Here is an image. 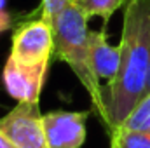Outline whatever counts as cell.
I'll return each instance as SVG.
<instances>
[{
  "label": "cell",
  "instance_id": "11",
  "mask_svg": "<svg viewBox=\"0 0 150 148\" xmlns=\"http://www.w3.org/2000/svg\"><path fill=\"white\" fill-rule=\"evenodd\" d=\"M67 2H68V0H42L40 16H42L47 23H51V21L56 18V14L67 5Z\"/></svg>",
  "mask_w": 150,
  "mask_h": 148
},
{
  "label": "cell",
  "instance_id": "1",
  "mask_svg": "<svg viewBox=\"0 0 150 148\" xmlns=\"http://www.w3.org/2000/svg\"><path fill=\"white\" fill-rule=\"evenodd\" d=\"M119 56V70L108 80L105 96L108 131L122 124L145 89L150 63V0H126Z\"/></svg>",
  "mask_w": 150,
  "mask_h": 148
},
{
  "label": "cell",
  "instance_id": "9",
  "mask_svg": "<svg viewBox=\"0 0 150 148\" xmlns=\"http://www.w3.org/2000/svg\"><path fill=\"white\" fill-rule=\"evenodd\" d=\"M126 129L150 132V92L142 96L120 124Z\"/></svg>",
  "mask_w": 150,
  "mask_h": 148
},
{
  "label": "cell",
  "instance_id": "6",
  "mask_svg": "<svg viewBox=\"0 0 150 148\" xmlns=\"http://www.w3.org/2000/svg\"><path fill=\"white\" fill-rule=\"evenodd\" d=\"M47 65L49 63L25 66V65H18L12 58H9L2 72L5 91L18 103H38Z\"/></svg>",
  "mask_w": 150,
  "mask_h": 148
},
{
  "label": "cell",
  "instance_id": "7",
  "mask_svg": "<svg viewBox=\"0 0 150 148\" xmlns=\"http://www.w3.org/2000/svg\"><path fill=\"white\" fill-rule=\"evenodd\" d=\"M89 56L91 65L98 78L112 80L119 70V45L113 47L107 38V25L103 23L100 32H89Z\"/></svg>",
  "mask_w": 150,
  "mask_h": 148
},
{
  "label": "cell",
  "instance_id": "5",
  "mask_svg": "<svg viewBox=\"0 0 150 148\" xmlns=\"http://www.w3.org/2000/svg\"><path fill=\"white\" fill-rule=\"evenodd\" d=\"M87 111H49L42 127L49 148H80L86 141Z\"/></svg>",
  "mask_w": 150,
  "mask_h": 148
},
{
  "label": "cell",
  "instance_id": "3",
  "mask_svg": "<svg viewBox=\"0 0 150 148\" xmlns=\"http://www.w3.org/2000/svg\"><path fill=\"white\" fill-rule=\"evenodd\" d=\"M52 56V28L42 16L16 28L12 35L11 56L18 65L33 66L49 63Z\"/></svg>",
  "mask_w": 150,
  "mask_h": 148
},
{
  "label": "cell",
  "instance_id": "4",
  "mask_svg": "<svg viewBox=\"0 0 150 148\" xmlns=\"http://www.w3.org/2000/svg\"><path fill=\"white\" fill-rule=\"evenodd\" d=\"M0 132L16 148H49L38 103H18L0 118Z\"/></svg>",
  "mask_w": 150,
  "mask_h": 148
},
{
  "label": "cell",
  "instance_id": "8",
  "mask_svg": "<svg viewBox=\"0 0 150 148\" xmlns=\"http://www.w3.org/2000/svg\"><path fill=\"white\" fill-rule=\"evenodd\" d=\"M110 148H150V132L117 125L110 129Z\"/></svg>",
  "mask_w": 150,
  "mask_h": 148
},
{
  "label": "cell",
  "instance_id": "12",
  "mask_svg": "<svg viewBox=\"0 0 150 148\" xmlns=\"http://www.w3.org/2000/svg\"><path fill=\"white\" fill-rule=\"evenodd\" d=\"M11 23H12V16L7 9V0H0V33L11 28Z\"/></svg>",
  "mask_w": 150,
  "mask_h": 148
},
{
  "label": "cell",
  "instance_id": "13",
  "mask_svg": "<svg viewBox=\"0 0 150 148\" xmlns=\"http://www.w3.org/2000/svg\"><path fill=\"white\" fill-rule=\"evenodd\" d=\"M0 148H16V147H14V145H12V143H11L5 136L0 132Z\"/></svg>",
  "mask_w": 150,
  "mask_h": 148
},
{
  "label": "cell",
  "instance_id": "10",
  "mask_svg": "<svg viewBox=\"0 0 150 148\" xmlns=\"http://www.w3.org/2000/svg\"><path fill=\"white\" fill-rule=\"evenodd\" d=\"M75 4L87 16V19L93 16H100L103 18V23L107 25L112 14L126 4V0H75Z\"/></svg>",
  "mask_w": 150,
  "mask_h": 148
},
{
  "label": "cell",
  "instance_id": "2",
  "mask_svg": "<svg viewBox=\"0 0 150 148\" xmlns=\"http://www.w3.org/2000/svg\"><path fill=\"white\" fill-rule=\"evenodd\" d=\"M87 16L79 9L75 0H68L67 5L51 21L52 28V56L65 61L87 91L93 106L103 124H107L105 94L98 75L94 73L89 56V30Z\"/></svg>",
  "mask_w": 150,
  "mask_h": 148
},
{
  "label": "cell",
  "instance_id": "14",
  "mask_svg": "<svg viewBox=\"0 0 150 148\" xmlns=\"http://www.w3.org/2000/svg\"><path fill=\"white\" fill-rule=\"evenodd\" d=\"M149 92H150V63H149V72H147V80H145V89H143V94L142 96H145Z\"/></svg>",
  "mask_w": 150,
  "mask_h": 148
}]
</instances>
